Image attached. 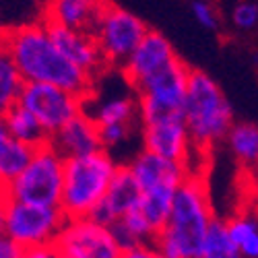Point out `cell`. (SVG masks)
Masks as SVG:
<instances>
[{
  "instance_id": "6da1fadb",
  "label": "cell",
  "mask_w": 258,
  "mask_h": 258,
  "mask_svg": "<svg viewBox=\"0 0 258 258\" xmlns=\"http://www.w3.org/2000/svg\"><path fill=\"white\" fill-rule=\"evenodd\" d=\"M0 44L13 56L25 83H46L87 99L95 91V81L67 60L41 19L0 29Z\"/></svg>"
},
{
  "instance_id": "7a4b0ae2",
  "label": "cell",
  "mask_w": 258,
  "mask_h": 258,
  "mask_svg": "<svg viewBox=\"0 0 258 258\" xmlns=\"http://www.w3.org/2000/svg\"><path fill=\"white\" fill-rule=\"evenodd\" d=\"M217 219L213 211L211 190L203 169H195L178 188L174 205L155 246L169 258H201L205 238Z\"/></svg>"
},
{
  "instance_id": "3957f363",
  "label": "cell",
  "mask_w": 258,
  "mask_h": 258,
  "mask_svg": "<svg viewBox=\"0 0 258 258\" xmlns=\"http://www.w3.org/2000/svg\"><path fill=\"white\" fill-rule=\"evenodd\" d=\"M184 122L197 159L209 157L233 126V110L223 89L203 71H190L184 101Z\"/></svg>"
},
{
  "instance_id": "277c9868",
  "label": "cell",
  "mask_w": 258,
  "mask_h": 258,
  "mask_svg": "<svg viewBox=\"0 0 258 258\" xmlns=\"http://www.w3.org/2000/svg\"><path fill=\"white\" fill-rule=\"evenodd\" d=\"M118 169L120 163L105 149L91 155L64 161V186L60 209L67 215V219L91 217L95 207L105 197Z\"/></svg>"
},
{
  "instance_id": "5b68a950",
  "label": "cell",
  "mask_w": 258,
  "mask_h": 258,
  "mask_svg": "<svg viewBox=\"0 0 258 258\" xmlns=\"http://www.w3.org/2000/svg\"><path fill=\"white\" fill-rule=\"evenodd\" d=\"M64 161L67 159L50 143L35 147L25 171L7 188L9 197L13 201L60 207L64 186Z\"/></svg>"
},
{
  "instance_id": "8992f818",
  "label": "cell",
  "mask_w": 258,
  "mask_h": 258,
  "mask_svg": "<svg viewBox=\"0 0 258 258\" xmlns=\"http://www.w3.org/2000/svg\"><path fill=\"white\" fill-rule=\"evenodd\" d=\"M149 31L151 29L147 27L141 17L110 3L93 29L107 69L120 71Z\"/></svg>"
},
{
  "instance_id": "52a82bcc",
  "label": "cell",
  "mask_w": 258,
  "mask_h": 258,
  "mask_svg": "<svg viewBox=\"0 0 258 258\" xmlns=\"http://www.w3.org/2000/svg\"><path fill=\"white\" fill-rule=\"evenodd\" d=\"M64 223H67V215L60 207H44L11 199L5 235H9L23 250L48 246L56 244Z\"/></svg>"
},
{
  "instance_id": "ba28073f",
  "label": "cell",
  "mask_w": 258,
  "mask_h": 258,
  "mask_svg": "<svg viewBox=\"0 0 258 258\" xmlns=\"http://www.w3.org/2000/svg\"><path fill=\"white\" fill-rule=\"evenodd\" d=\"M19 105L39 122L48 139H52L64 124L85 112V99L67 89L46 83H25Z\"/></svg>"
},
{
  "instance_id": "9c48e42d",
  "label": "cell",
  "mask_w": 258,
  "mask_h": 258,
  "mask_svg": "<svg viewBox=\"0 0 258 258\" xmlns=\"http://www.w3.org/2000/svg\"><path fill=\"white\" fill-rule=\"evenodd\" d=\"M56 248L64 258H120L124 252L114 229L91 217L67 219Z\"/></svg>"
},
{
  "instance_id": "30bf717a",
  "label": "cell",
  "mask_w": 258,
  "mask_h": 258,
  "mask_svg": "<svg viewBox=\"0 0 258 258\" xmlns=\"http://www.w3.org/2000/svg\"><path fill=\"white\" fill-rule=\"evenodd\" d=\"M139 128H141L145 151L197 169L195 167L197 153H195V147H192L184 118L151 120V122H143Z\"/></svg>"
},
{
  "instance_id": "8fae6325",
  "label": "cell",
  "mask_w": 258,
  "mask_h": 258,
  "mask_svg": "<svg viewBox=\"0 0 258 258\" xmlns=\"http://www.w3.org/2000/svg\"><path fill=\"white\" fill-rule=\"evenodd\" d=\"M178 60L180 56L176 54L171 41L165 35H161L159 31H149L147 37L139 44V48L131 54V58L120 69V73L128 83V87L137 91L141 85H145L155 75L163 73Z\"/></svg>"
},
{
  "instance_id": "7c38bea8",
  "label": "cell",
  "mask_w": 258,
  "mask_h": 258,
  "mask_svg": "<svg viewBox=\"0 0 258 258\" xmlns=\"http://www.w3.org/2000/svg\"><path fill=\"white\" fill-rule=\"evenodd\" d=\"M48 25V23H46ZM50 35L54 39L56 48L67 56L69 62H73L77 69L87 73L93 79H99L107 69L105 58L99 50V44L91 31H79V29H67L48 25Z\"/></svg>"
},
{
  "instance_id": "4fadbf2b",
  "label": "cell",
  "mask_w": 258,
  "mask_h": 258,
  "mask_svg": "<svg viewBox=\"0 0 258 258\" xmlns=\"http://www.w3.org/2000/svg\"><path fill=\"white\" fill-rule=\"evenodd\" d=\"M126 167L135 178L137 186L141 188V192L153 188H180L184 180L195 171L190 165L163 159L159 155L145 151V149L128 161Z\"/></svg>"
},
{
  "instance_id": "5bb4252c",
  "label": "cell",
  "mask_w": 258,
  "mask_h": 258,
  "mask_svg": "<svg viewBox=\"0 0 258 258\" xmlns=\"http://www.w3.org/2000/svg\"><path fill=\"white\" fill-rule=\"evenodd\" d=\"M112 0H46L39 19L48 25L91 31Z\"/></svg>"
},
{
  "instance_id": "9a60e30c",
  "label": "cell",
  "mask_w": 258,
  "mask_h": 258,
  "mask_svg": "<svg viewBox=\"0 0 258 258\" xmlns=\"http://www.w3.org/2000/svg\"><path fill=\"white\" fill-rule=\"evenodd\" d=\"M48 143L64 159L91 155L103 149L101 137H99V126L87 112H81L69 124H64Z\"/></svg>"
},
{
  "instance_id": "2e32d148",
  "label": "cell",
  "mask_w": 258,
  "mask_h": 258,
  "mask_svg": "<svg viewBox=\"0 0 258 258\" xmlns=\"http://www.w3.org/2000/svg\"><path fill=\"white\" fill-rule=\"evenodd\" d=\"M141 199V188L137 186L135 178L131 176L126 165H120L118 174L114 176L110 188H107L105 197L91 213V219L103 223V225H114L120 221L128 211H133Z\"/></svg>"
},
{
  "instance_id": "e0dca14e",
  "label": "cell",
  "mask_w": 258,
  "mask_h": 258,
  "mask_svg": "<svg viewBox=\"0 0 258 258\" xmlns=\"http://www.w3.org/2000/svg\"><path fill=\"white\" fill-rule=\"evenodd\" d=\"M85 112L97 122V126L141 124L139 122V99L135 91L131 95H110L99 101L85 99Z\"/></svg>"
},
{
  "instance_id": "ac0fdd59",
  "label": "cell",
  "mask_w": 258,
  "mask_h": 258,
  "mask_svg": "<svg viewBox=\"0 0 258 258\" xmlns=\"http://www.w3.org/2000/svg\"><path fill=\"white\" fill-rule=\"evenodd\" d=\"M233 244L244 258H258V207L254 203L235 209L225 219Z\"/></svg>"
},
{
  "instance_id": "d6986e66",
  "label": "cell",
  "mask_w": 258,
  "mask_h": 258,
  "mask_svg": "<svg viewBox=\"0 0 258 258\" xmlns=\"http://www.w3.org/2000/svg\"><path fill=\"white\" fill-rule=\"evenodd\" d=\"M225 147L233 161L242 171H252L258 167V126L252 122H233L225 137Z\"/></svg>"
},
{
  "instance_id": "ffe728a7",
  "label": "cell",
  "mask_w": 258,
  "mask_h": 258,
  "mask_svg": "<svg viewBox=\"0 0 258 258\" xmlns=\"http://www.w3.org/2000/svg\"><path fill=\"white\" fill-rule=\"evenodd\" d=\"M176 192H178V188H153V190L141 192V199H139L135 209L147 221V225L153 229L155 238H157V233L163 229V225L169 217V211H171V205H174Z\"/></svg>"
},
{
  "instance_id": "44dd1931",
  "label": "cell",
  "mask_w": 258,
  "mask_h": 258,
  "mask_svg": "<svg viewBox=\"0 0 258 258\" xmlns=\"http://www.w3.org/2000/svg\"><path fill=\"white\" fill-rule=\"evenodd\" d=\"M5 124H7V133L11 139L19 141V143H25L29 147H39V145H46L50 139L44 133V128L39 126V122L25 110L23 105H15L7 114H3Z\"/></svg>"
},
{
  "instance_id": "7402d4cb",
  "label": "cell",
  "mask_w": 258,
  "mask_h": 258,
  "mask_svg": "<svg viewBox=\"0 0 258 258\" xmlns=\"http://www.w3.org/2000/svg\"><path fill=\"white\" fill-rule=\"evenodd\" d=\"M25 79L19 73L9 50L0 44V116L7 114L21 99Z\"/></svg>"
},
{
  "instance_id": "603a6c76",
  "label": "cell",
  "mask_w": 258,
  "mask_h": 258,
  "mask_svg": "<svg viewBox=\"0 0 258 258\" xmlns=\"http://www.w3.org/2000/svg\"><path fill=\"white\" fill-rule=\"evenodd\" d=\"M35 149L19 143L15 139H9L3 149H0V186L9 188L21 174L25 171V167L29 165L31 157H33Z\"/></svg>"
},
{
  "instance_id": "cb8c5ba5",
  "label": "cell",
  "mask_w": 258,
  "mask_h": 258,
  "mask_svg": "<svg viewBox=\"0 0 258 258\" xmlns=\"http://www.w3.org/2000/svg\"><path fill=\"white\" fill-rule=\"evenodd\" d=\"M201 258H244L238 250V246L233 244L231 235L227 231L225 219H215L207 238H205V246L201 252Z\"/></svg>"
},
{
  "instance_id": "d4e9b609",
  "label": "cell",
  "mask_w": 258,
  "mask_h": 258,
  "mask_svg": "<svg viewBox=\"0 0 258 258\" xmlns=\"http://www.w3.org/2000/svg\"><path fill=\"white\" fill-rule=\"evenodd\" d=\"M231 23L238 31H254L258 27V0H240L231 11Z\"/></svg>"
},
{
  "instance_id": "484cf974",
  "label": "cell",
  "mask_w": 258,
  "mask_h": 258,
  "mask_svg": "<svg viewBox=\"0 0 258 258\" xmlns=\"http://www.w3.org/2000/svg\"><path fill=\"white\" fill-rule=\"evenodd\" d=\"M137 124H110V126H99V137L105 151L112 153V149L122 147L128 139L133 137Z\"/></svg>"
},
{
  "instance_id": "4316f807",
  "label": "cell",
  "mask_w": 258,
  "mask_h": 258,
  "mask_svg": "<svg viewBox=\"0 0 258 258\" xmlns=\"http://www.w3.org/2000/svg\"><path fill=\"white\" fill-rule=\"evenodd\" d=\"M192 15H195L197 23L209 31L219 29V15L209 0H195L192 3Z\"/></svg>"
},
{
  "instance_id": "83f0119b",
  "label": "cell",
  "mask_w": 258,
  "mask_h": 258,
  "mask_svg": "<svg viewBox=\"0 0 258 258\" xmlns=\"http://www.w3.org/2000/svg\"><path fill=\"white\" fill-rule=\"evenodd\" d=\"M120 258H169V256H165L155 244H143L131 250H124Z\"/></svg>"
},
{
  "instance_id": "f1b7e54d",
  "label": "cell",
  "mask_w": 258,
  "mask_h": 258,
  "mask_svg": "<svg viewBox=\"0 0 258 258\" xmlns=\"http://www.w3.org/2000/svg\"><path fill=\"white\" fill-rule=\"evenodd\" d=\"M21 258H64L60 254V250L56 248V244H48V246H35V248H25Z\"/></svg>"
},
{
  "instance_id": "f546056e",
  "label": "cell",
  "mask_w": 258,
  "mask_h": 258,
  "mask_svg": "<svg viewBox=\"0 0 258 258\" xmlns=\"http://www.w3.org/2000/svg\"><path fill=\"white\" fill-rule=\"evenodd\" d=\"M23 254V248L17 246L9 235H0V258H21Z\"/></svg>"
},
{
  "instance_id": "4dcf8cb0",
  "label": "cell",
  "mask_w": 258,
  "mask_h": 258,
  "mask_svg": "<svg viewBox=\"0 0 258 258\" xmlns=\"http://www.w3.org/2000/svg\"><path fill=\"white\" fill-rule=\"evenodd\" d=\"M9 203H11V197L7 188L0 186V235L5 233V225H7V211H9Z\"/></svg>"
},
{
  "instance_id": "1f68e13d",
  "label": "cell",
  "mask_w": 258,
  "mask_h": 258,
  "mask_svg": "<svg viewBox=\"0 0 258 258\" xmlns=\"http://www.w3.org/2000/svg\"><path fill=\"white\" fill-rule=\"evenodd\" d=\"M248 182H250V190H252V203H258V167L252 171H246Z\"/></svg>"
},
{
  "instance_id": "d6a6232c",
  "label": "cell",
  "mask_w": 258,
  "mask_h": 258,
  "mask_svg": "<svg viewBox=\"0 0 258 258\" xmlns=\"http://www.w3.org/2000/svg\"><path fill=\"white\" fill-rule=\"evenodd\" d=\"M9 133H7V124H5V118L0 116V149H3V145L9 141Z\"/></svg>"
},
{
  "instance_id": "836d02e7",
  "label": "cell",
  "mask_w": 258,
  "mask_h": 258,
  "mask_svg": "<svg viewBox=\"0 0 258 258\" xmlns=\"http://www.w3.org/2000/svg\"><path fill=\"white\" fill-rule=\"evenodd\" d=\"M39 3H46V0H39Z\"/></svg>"
},
{
  "instance_id": "e575fe53",
  "label": "cell",
  "mask_w": 258,
  "mask_h": 258,
  "mask_svg": "<svg viewBox=\"0 0 258 258\" xmlns=\"http://www.w3.org/2000/svg\"><path fill=\"white\" fill-rule=\"evenodd\" d=\"M254 205H256V207H258V203H254Z\"/></svg>"
}]
</instances>
